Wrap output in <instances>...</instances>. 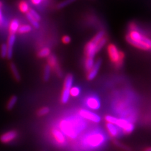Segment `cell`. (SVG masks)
Segmentation results:
<instances>
[{"label": "cell", "instance_id": "6da1fadb", "mask_svg": "<svg viewBox=\"0 0 151 151\" xmlns=\"http://www.w3.org/2000/svg\"><path fill=\"white\" fill-rule=\"evenodd\" d=\"M104 35H105V32L103 31L99 32L93 37V39L87 44L85 47V53H86L87 58H94V55L99 51L98 49V42L103 39Z\"/></svg>", "mask_w": 151, "mask_h": 151}, {"label": "cell", "instance_id": "7a4b0ae2", "mask_svg": "<svg viewBox=\"0 0 151 151\" xmlns=\"http://www.w3.org/2000/svg\"><path fill=\"white\" fill-rule=\"evenodd\" d=\"M76 124L73 122L63 120L60 124V128L64 134L70 139H75L78 134V127H75Z\"/></svg>", "mask_w": 151, "mask_h": 151}, {"label": "cell", "instance_id": "3957f363", "mask_svg": "<svg viewBox=\"0 0 151 151\" xmlns=\"http://www.w3.org/2000/svg\"><path fill=\"white\" fill-rule=\"evenodd\" d=\"M105 142V137L100 133H94L86 137L84 139L85 144L90 147L96 148L100 147Z\"/></svg>", "mask_w": 151, "mask_h": 151}, {"label": "cell", "instance_id": "277c9868", "mask_svg": "<svg viewBox=\"0 0 151 151\" xmlns=\"http://www.w3.org/2000/svg\"><path fill=\"white\" fill-rule=\"evenodd\" d=\"M108 52L112 62L114 63L116 66H120L124 58V53L120 52L117 47L113 44L109 45L108 47Z\"/></svg>", "mask_w": 151, "mask_h": 151}, {"label": "cell", "instance_id": "5b68a950", "mask_svg": "<svg viewBox=\"0 0 151 151\" xmlns=\"http://www.w3.org/2000/svg\"><path fill=\"white\" fill-rule=\"evenodd\" d=\"M114 125L122 129L126 134H130L134 130V124L124 119H116Z\"/></svg>", "mask_w": 151, "mask_h": 151}, {"label": "cell", "instance_id": "8992f818", "mask_svg": "<svg viewBox=\"0 0 151 151\" xmlns=\"http://www.w3.org/2000/svg\"><path fill=\"white\" fill-rule=\"evenodd\" d=\"M79 115L83 119L94 123H99L101 121V118L96 113L88 110L82 109L79 112Z\"/></svg>", "mask_w": 151, "mask_h": 151}, {"label": "cell", "instance_id": "52a82bcc", "mask_svg": "<svg viewBox=\"0 0 151 151\" xmlns=\"http://www.w3.org/2000/svg\"><path fill=\"white\" fill-rule=\"evenodd\" d=\"M132 40H136V41H142L144 42L146 44H147L151 46V42L149 38L143 36L137 30H132L129 35H128Z\"/></svg>", "mask_w": 151, "mask_h": 151}, {"label": "cell", "instance_id": "ba28073f", "mask_svg": "<svg viewBox=\"0 0 151 151\" xmlns=\"http://www.w3.org/2000/svg\"><path fill=\"white\" fill-rule=\"evenodd\" d=\"M18 136L17 132L15 130H10L5 132L0 136V141L3 144H8L15 140Z\"/></svg>", "mask_w": 151, "mask_h": 151}, {"label": "cell", "instance_id": "9c48e42d", "mask_svg": "<svg viewBox=\"0 0 151 151\" xmlns=\"http://www.w3.org/2000/svg\"><path fill=\"white\" fill-rule=\"evenodd\" d=\"M48 65L50 66L51 68L54 69L55 71L56 72L57 74H58L59 77H61L63 76L62 71L59 68L58 60H57L56 57L54 55H50L49 56L48 58Z\"/></svg>", "mask_w": 151, "mask_h": 151}, {"label": "cell", "instance_id": "30bf717a", "mask_svg": "<svg viewBox=\"0 0 151 151\" xmlns=\"http://www.w3.org/2000/svg\"><path fill=\"white\" fill-rule=\"evenodd\" d=\"M87 106L93 110H97L101 106V103L99 99L95 96H90L86 101Z\"/></svg>", "mask_w": 151, "mask_h": 151}, {"label": "cell", "instance_id": "8fae6325", "mask_svg": "<svg viewBox=\"0 0 151 151\" xmlns=\"http://www.w3.org/2000/svg\"><path fill=\"white\" fill-rule=\"evenodd\" d=\"M101 64V59H98L96 62L94 64L93 68L89 70V73L88 74L87 78L88 80L91 81V80H93L94 78H95V77L98 74L99 69H100Z\"/></svg>", "mask_w": 151, "mask_h": 151}, {"label": "cell", "instance_id": "7c38bea8", "mask_svg": "<svg viewBox=\"0 0 151 151\" xmlns=\"http://www.w3.org/2000/svg\"><path fill=\"white\" fill-rule=\"evenodd\" d=\"M16 40V36L14 34H10L8 37V41H7V56L6 58L8 59H11L13 57V48L14 44Z\"/></svg>", "mask_w": 151, "mask_h": 151}, {"label": "cell", "instance_id": "4fadbf2b", "mask_svg": "<svg viewBox=\"0 0 151 151\" xmlns=\"http://www.w3.org/2000/svg\"><path fill=\"white\" fill-rule=\"evenodd\" d=\"M52 134L53 137L55 140V141L58 142L59 145H64L66 142V139L64 136V134L60 130L54 129L52 131Z\"/></svg>", "mask_w": 151, "mask_h": 151}, {"label": "cell", "instance_id": "5bb4252c", "mask_svg": "<svg viewBox=\"0 0 151 151\" xmlns=\"http://www.w3.org/2000/svg\"><path fill=\"white\" fill-rule=\"evenodd\" d=\"M126 40L131 45H134V47H137L139 49H142V50H149L150 49L151 46L146 44L145 43H144V42L142 41H136V40H132L128 35L126 37Z\"/></svg>", "mask_w": 151, "mask_h": 151}, {"label": "cell", "instance_id": "9a60e30c", "mask_svg": "<svg viewBox=\"0 0 151 151\" xmlns=\"http://www.w3.org/2000/svg\"><path fill=\"white\" fill-rule=\"evenodd\" d=\"M20 22L17 18L13 19L9 23V32L10 34L15 35L16 33L18 32L19 27H20Z\"/></svg>", "mask_w": 151, "mask_h": 151}, {"label": "cell", "instance_id": "2e32d148", "mask_svg": "<svg viewBox=\"0 0 151 151\" xmlns=\"http://www.w3.org/2000/svg\"><path fill=\"white\" fill-rule=\"evenodd\" d=\"M106 128H107L108 132H109L110 135L111 136L113 137H117V135H119V129H118V128H117V127L115 125L107 123Z\"/></svg>", "mask_w": 151, "mask_h": 151}, {"label": "cell", "instance_id": "e0dca14e", "mask_svg": "<svg viewBox=\"0 0 151 151\" xmlns=\"http://www.w3.org/2000/svg\"><path fill=\"white\" fill-rule=\"evenodd\" d=\"M9 68H10V70L12 71V73L13 74V78H15V79L17 81H19L20 80L21 78H20V75L19 74L18 70L17 68L16 65L14 63H11L9 64Z\"/></svg>", "mask_w": 151, "mask_h": 151}, {"label": "cell", "instance_id": "ac0fdd59", "mask_svg": "<svg viewBox=\"0 0 151 151\" xmlns=\"http://www.w3.org/2000/svg\"><path fill=\"white\" fill-rule=\"evenodd\" d=\"M73 76L71 74H68L65 79L64 88L70 89L73 87Z\"/></svg>", "mask_w": 151, "mask_h": 151}, {"label": "cell", "instance_id": "d6986e66", "mask_svg": "<svg viewBox=\"0 0 151 151\" xmlns=\"http://www.w3.org/2000/svg\"><path fill=\"white\" fill-rule=\"evenodd\" d=\"M18 101V98L16 96H12L9 100H8L7 104H6V108L8 110H11L13 109V107L15 106L16 103Z\"/></svg>", "mask_w": 151, "mask_h": 151}, {"label": "cell", "instance_id": "ffe728a7", "mask_svg": "<svg viewBox=\"0 0 151 151\" xmlns=\"http://www.w3.org/2000/svg\"><path fill=\"white\" fill-rule=\"evenodd\" d=\"M70 89H63V91L62 93V96H61V101L63 103H67L69 101V99L70 97Z\"/></svg>", "mask_w": 151, "mask_h": 151}, {"label": "cell", "instance_id": "44dd1931", "mask_svg": "<svg viewBox=\"0 0 151 151\" xmlns=\"http://www.w3.org/2000/svg\"><path fill=\"white\" fill-rule=\"evenodd\" d=\"M50 54V49L49 48H47V47H45V48H43L39 51V52L38 53V56L40 58H45L49 57Z\"/></svg>", "mask_w": 151, "mask_h": 151}, {"label": "cell", "instance_id": "7402d4cb", "mask_svg": "<svg viewBox=\"0 0 151 151\" xmlns=\"http://www.w3.org/2000/svg\"><path fill=\"white\" fill-rule=\"evenodd\" d=\"M32 30V27L29 25H23L19 27L18 32L19 34H26V33L30 32Z\"/></svg>", "mask_w": 151, "mask_h": 151}, {"label": "cell", "instance_id": "603a6c76", "mask_svg": "<svg viewBox=\"0 0 151 151\" xmlns=\"http://www.w3.org/2000/svg\"><path fill=\"white\" fill-rule=\"evenodd\" d=\"M19 9L20 10L23 12L27 13L29 12V6H28V4L25 1H22L19 4Z\"/></svg>", "mask_w": 151, "mask_h": 151}, {"label": "cell", "instance_id": "cb8c5ba5", "mask_svg": "<svg viewBox=\"0 0 151 151\" xmlns=\"http://www.w3.org/2000/svg\"><path fill=\"white\" fill-rule=\"evenodd\" d=\"M50 73H51V68L47 64L45 66L44 68V81H48L50 76Z\"/></svg>", "mask_w": 151, "mask_h": 151}, {"label": "cell", "instance_id": "d4e9b609", "mask_svg": "<svg viewBox=\"0 0 151 151\" xmlns=\"http://www.w3.org/2000/svg\"><path fill=\"white\" fill-rule=\"evenodd\" d=\"M27 18H28V20H29V22L31 23V24L34 26L36 28H39V22H37L35 20V19L33 18L30 14L29 13H27Z\"/></svg>", "mask_w": 151, "mask_h": 151}, {"label": "cell", "instance_id": "484cf974", "mask_svg": "<svg viewBox=\"0 0 151 151\" xmlns=\"http://www.w3.org/2000/svg\"><path fill=\"white\" fill-rule=\"evenodd\" d=\"M70 96H72L73 97H76L78 96L80 93H81V90L78 87L74 86V87H72L70 89Z\"/></svg>", "mask_w": 151, "mask_h": 151}, {"label": "cell", "instance_id": "4316f807", "mask_svg": "<svg viewBox=\"0 0 151 151\" xmlns=\"http://www.w3.org/2000/svg\"><path fill=\"white\" fill-rule=\"evenodd\" d=\"M7 45L5 44H3L0 47V55L2 58H6L7 56Z\"/></svg>", "mask_w": 151, "mask_h": 151}, {"label": "cell", "instance_id": "83f0119b", "mask_svg": "<svg viewBox=\"0 0 151 151\" xmlns=\"http://www.w3.org/2000/svg\"><path fill=\"white\" fill-rule=\"evenodd\" d=\"M94 62L93 58H87L85 62V68H86L87 70H89L94 65Z\"/></svg>", "mask_w": 151, "mask_h": 151}, {"label": "cell", "instance_id": "f1b7e54d", "mask_svg": "<svg viewBox=\"0 0 151 151\" xmlns=\"http://www.w3.org/2000/svg\"><path fill=\"white\" fill-rule=\"evenodd\" d=\"M76 1V0H64V1L60 2V3L58 4V8L59 9H61V8H63L64 7H65L66 6H68V4H70L73 3L74 1Z\"/></svg>", "mask_w": 151, "mask_h": 151}, {"label": "cell", "instance_id": "f546056e", "mask_svg": "<svg viewBox=\"0 0 151 151\" xmlns=\"http://www.w3.org/2000/svg\"><path fill=\"white\" fill-rule=\"evenodd\" d=\"M50 110L48 107H43L40 108V109L38 111V115L39 116H44L49 113Z\"/></svg>", "mask_w": 151, "mask_h": 151}, {"label": "cell", "instance_id": "4dcf8cb0", "mask_svg": "<svg viewBox=\"0 0 151 151\" xmlns=\"http://www.w3.org/2000/svg\"><path fill=\"white\" fill-rule=\"evenodd\" d=\"M28 13H29L31 16L34 18L35 20H37V22H39L40 20V15L38 14L37 12H36L35 10H34V9H29V12H28Z\"/></svg>", "mask_w": 151, "mask_h": 151}, {"label": "cell", "instance_id": "1f68e13d", "mask_svg": "<svg viewBox=\"0 0 151 151\" xmlns=\"http://www.w3.org/2000/svg\"><path fill=\"white\" fill-rule=\"evenodd\" d=\"M114 144H115V145L116 146H117L118 147H119V148H120V149H122L123 150H126V151H130V149L129 147H127V145H125L124 144H121L120 142H119L115 141L114 142Z\"/></svg>", "mask_w": 151, "mask_h": 151}, {"label": "cell", "instance_id": "d6a6232c", "mask_svg": "<svg viewBox=\"0 0 151 151\" xmlns=\"http://www.w3.org/2000/svg\"><path fill=\"white\" fill-rule=\"evenodd\" d=\"M106 43V39L105 37H103V39H101V40L99 42L98 44V50H101L103 47V46L105 45Z\"/></svg>", "mask_w": 151, "mask_h": 151}, {"label": "cell", "instance_id": "836d02e7", "mask_svg": "<svg viewBox=\"0 0 151 151\" xmlns=\"http://www.w3.org/2000/svg\"><path fill=\"white\" fill-rule=\"evenodd\" d=\"M5 25V18L3 15L1 9H0V28Z\"/></svg>", "mask_w": 151, "mask_h": 151}, {"label": "cell", "instance_id": "e575fe53", "mask_svg": "<svg viewBox=\"0 0 151 151\" xmlns=\"http://www.w3.org/2000/svg\"><path fill=\"white\" fill-rule=\"evenodd\" d=\"M63 42L64 44H69L70 42V38L69 36H64L63 38Z\"/></svg>", "mask_w": 151, "mask_h": 151}, {"label": "cell", "instance_id": "d590c367", "mask_svg": "<svg viewBox=\"0 0 151 151\" xmlns=\"http://www.w3.org/2000/svg\"><path fill=\"white\" fill-rule=\"evenodd\" d=\"M42 1V0H32V3L34 4H35V5H37V4H39Z\"/></svg>", "mask_w": 151, "mask_h": 151}, {"label": "cell", "instance_id": "8d00e7d4", "mask_svg": "<svg viewBox=\"0 0 151 151\" xmlns=\"http://www.w3.org/2000/svg\"><path fill=\"white\" fill-rule=\"evenodd\" d=\"M145 151H151V149H150V147H148L147 149H146L145 150Z\"/></svg>", "mask_w": 151, "mask_h": 151}, {"label": "cell", "instance_id": "74e56055", "mask_svg": "<svg viewBox=\"0 0 151 151\" xmlns=\"http://www.w3.org/2000/svg\"><path fill=\"white\" fill-rule=\"evenodd\" d=\"M3 6V3H2V2L0 1V9L1 8V7Z\"/></svg>", "mask_w": 151, "mask_h": 151}]
</instances>
